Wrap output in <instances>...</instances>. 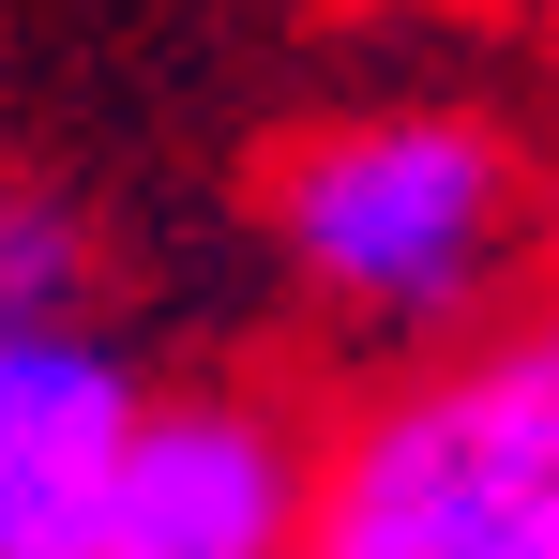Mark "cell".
Wrapping results in <instances>:
<instances>
[{"label":"cell","instance_id":"cell-1","mask_svg":"<svg viewBox=\"0 0 559 559\" xmlns=\"http://www.w3.org/2000/svg\"><path fill=\"white\" fill-rule=\"evenodd\" d=\"M273 258L348 333H454L530 242V167L468 106H348L273 152Z\"/></svg>","mask_w":559,"mask_h":559},{"label":"cell","instance_id":"cell-2","mask_svg":"<svg viewBox=\"0 0 559 559\" xmlns=\"http://www.w3.org/2000/svg\"><path fill=\"white\" fill-rule=\"evenodd\" d=\"M302 559H559V318L468 333L348 408Z\"/></svg>","mask_w":559,"mask_h":559},{"label":"cell","instance_id":"cell-3","mask_svg":"<svg viewBox=\"0 0 559 559\" xmlns=\"http://www.w3.org/2000/svg\"><path fill=\"white\" fill-rule=\"evenodd\" d=\"M318 545V439L273 393H152L106 484L92 559H302Z\"/></svg>","mask_w":559,"mask_h":559},{"label":"cell","instance_id":"cell-4","mask_svg":"<svg viewBox=\"0 0 559 559\" xmlns=\"http://www.w3.org/2000/svg\"><path fill=\"white\" fill-rule=\"evenodd\" d=\"M152 378L106 318H0V559H92Z\"/></svg>","mask_w":559,"mask_h":559},{"label":"cell","instance_id":"cell-5","mask_svg":"<svg viewBox=\"0 0 559 559\" xmlns=\"http://www.w3.org/2000/svg\"><path fill=\"white\" fill-rule=\"evenodd\" d=\"M0 318H92V227L31 182H0Z\"/></svg>","mask_w":559,"mask_h":559}]
</instances>
